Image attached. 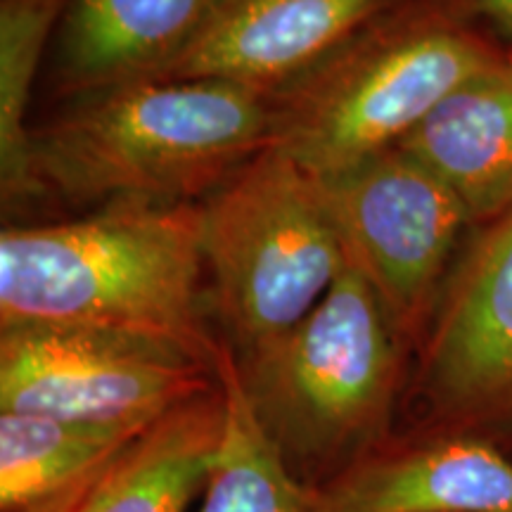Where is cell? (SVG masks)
I'll return each mask as SVG.
<instances>
[{
  "label": "cell",
  "instance_id": "6da1fadb",
  "mask_svg": "<svg viewBox=\"0 0 512 512\" xmlns=\"http://www.w3.org/2000/svg\"><path fill=\"white\" fill-rule=\"evenodd\" d=\"M200 204H112L0 233V328L69 325L176 344L219 368L200 280Z\"/></svg>",
  "mask_w": 512,
  "mask_h": 512
},
{
  "label": "cell",
  "instance_id": "7a4b0ae2",
  "mask_svg": "<svg viewBox=\"0 0 512 512\" xmlns=\"http://www.w3.org/2000/svg\"><path fill=\"white\" fill-rule=\"evenodd\" d=\"M271 138L266 95L211 79H140L31 131V166L38 188L72 202L200 204Z\"/></svg>",
  "mask_w": 512,
  "mask_h": 512
},
{
  "label": "cell",
  "instance_id": "3957f363",
  "mask_svg": "<svg viewBox=\"0 0 512 512\" xmlns=\"http://www.w3.org/2000/svg\"><path fill=\"white\" fill-rule=\"evenodd\" d=\"M235 366L287 472L316 491L394 437L411 351L347 264L309 316Z\"/></svg>",
  "mask_w": 512,
  "mask_h": 512
},
{
  "label": "cell",
  "instance_id": "277c9868",
  "mask_svg": "<svg viewBox=\"0 0 512 512\" xmlns=\"http://www.w3.org/2000/svg\"><path fill=\"white\" fill-rule=\"evenodd\" d=\"M510 57L463 0H406L273 95V150L316 178L399 145L441 100Z\"/></svg>",
  "mask_w": 512,
  "mask_h": 512
},
{
  "label": "cell",
  "instance_id": "5b68a950",
  "mask_svg": "<svg viewBox=\"0 0 512 512\" xmlns=\"http://www.w3.org/2000/svg\"><path fill=\"white\" fill-rule=\"evenodd\" d=\"M202 256L235 358L292 330L347 268L323 185L273 147L202 202Z\"/></svg>",
  "mask_w": 512,
  "mask_h": 512
},
{
  "label": "cell",
  "instance_id": "8992f818",
  "mask_svg": "<svg viewBox=\"0 0 512 512\" xmlns=\"http://www.w3.org/2000/svg\"><path fill=\"white\" fill-rule=\"evenodd\" d=\"M411 434H463L512 456V202L472 228L415 347Z\"/></svg>",
  "mask_w": 512,
  "mask_h": 512
},
{
  "label": "cell",
  "instance_id": "52a82bcc",
  "mask_svg": "<svg viewBox=\"0 0 512 512\" xmlns=\"http://www.w3.org/2000/svg\"><path fill=\"white\" fill-rule=\"evenodd\" d=\"M318 181L347 264L377 292L413 356L465 233L475 228L470 214L399 145Z\"/></svg>",
  "mask_w": 512,
  "mask_h": 512
},
{
  "label": "cell",
  "instance_id": "ba28073f",
  "mask_svg": "<svg viewBox=\"0 0 512 512\" xmlns=\"http://www.w3.org/2000/svg\"><path fill=\"white\" fill-rule=\"evenodd\" d=\"M219 384L176 344L69 325L0 328V413L152 425Z\"/></svg>",
  "mask_w": 512,
  "mask_h": 512
},
{
  "label": "cell",
  "instance_id": "9c48e42d",
  "mask_svg": "<svg viewBox=\"0 0 512 512\" xmlns=\"http://www.w3.org/2000/svg\"><path fill=\"white\" fill-rule=\"evenodd\" d=\"M406 0H219L195 41L157 79H211L283 93Z\"/></svg>",
  "mask_w": 512,
  "mask_h": 512
},
{
  "label": "cell",
  "instance_id": "30bf717a",
  "mask_svg": "<svg viewBox=\"0 0 512 512\" xmlns=\"http://www.w3.org/2000/svg\"><path fill=\"white\" fill-rule=\"evenodd\" d=\"M316 512H512V456L463 434H394L313 491Z\"/></svg>",
  "mask_w": 512,
  "mask_h": 512
},
{
  "label": "cell",
  "instance_id": "8fae6325",
  "mask_svg": "<svg viewBox=\"0 0 512 512\" xmlns=\"http://www.w3.org/2000/svg\"><path fill=\"white\" fill-rule=\"evenodd\" d=\"M399 147L439 176L482 226L512 202V50L441 100Z\"/></svg>",
  "mask_w": 512,
  "mask_h": 512
},
{
  "label": "cell",
  "instance_id": "7c38bea8",
  "mask_svg": "<svg viewBox=\"0 0 512 512\" xmlns=\"http://www.w3.org/2000/svg\"><path fill=\"white\" fill-rule=\"evenodd\" d=\"M219 0H74L64 19L60 79L91 95L157 79L195 41Z\"/></svg>",
  "mask_w": 512,
  "mask_h": 512
},
{
  "label": "cell",
  "instance_id": "4fadbf2b",
  "mask_svg": "<svg viewBox=\"0 0 512 512\" xmlns=\"http://www.w3.org/2000/svg\"><path fill=\"white\" fill-rule=\"evenodd\" d=\"M152 425L0 413V512H79Z\"/></svg>",
  "mask_w": 512,
  "mask_h": 512
},
{
  "label": "cell",
  "instance_id": "5bb4252c",
  "mask_svg": "<svg viewBox=\"0 0 512 512\" xmlns=\"http://www.w3.org/2000/svg\"><path fill=\"white\" fill-rule=\"evenodd\" d=\"M223 422L226 399L219 377L216 389L159 418L79 512H185L207 489Z\"/></svg>",
  "mask_w": 512,
  "mask_h": 512
},
{
  "label": "cell",
  "instance_id": "9a60e30c",
  "mask_svg": "<svg viewBox=\"0 0 512 512\" xmlns=\"http://www.w3.org/2000/svg\"><path fill=\"white\" fill-rule=\"evenodd\" d=\"M223 437L200 512H316L313 491L294 479L254 418L233 351L223 349Z\"/></svg>",
  "mask_w": 512,
  "mask_h": 512
},
{
  "label": "cell",
  "instance_id": "2e32d148",
  "mask_svg": "<svg viewBox=\"0 0 512 512\" xmlns=\"http://www.w3.org/2000/svg\"><path fill=\"white\" fill-rule=\"evenodd\" d=\"M74 0H0V188L3 204L41 192L31 166V83L57 19Z\"/></svg>",
  "mask_w": 512,
  "mask_h": 512
},
{
  "label": "cell",
  "instance_id": "e0dca14e",
  "mask_svg": "<svg viewBox=\"0 0 512 512\" xmlns=\"http://www.w3.org/2000/svg\"><path fill=\"white\" fill-rule=\"evenodd\" d=\"M463 3L503 38L512 41V0H463Z\"/></svg>",
  "mask_w": 512,
  "mask_h": 512
}]
</instances>
